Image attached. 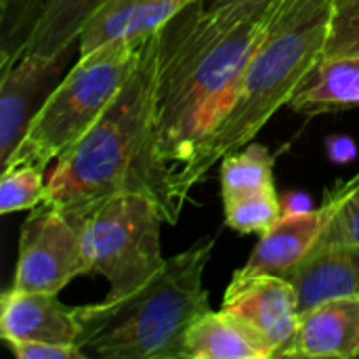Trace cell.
Returning a JSON list of instances; mask_svg holds the SVG:
<instances>
[{
  "label": "cell",
  "instance_id": "11",
  "mask_svg": "<svg viewBox=\"0 0 359 359\" xmlns=\"http://www.w3.org/2000/svg\"><path fill=\"white\" fill-rule=\"evenodd\" d=\"M2 341H44L78 345L80 324L76 307L63 305L57 294L8 288L0 301Z\"/></svg>",
  "mask_w": 359,
  "mask_h": 359
},
{
  "label": "cell",
  "instance_id": "13",
  "mask_svg": "<svg viewBox=\"0 0 359 359\" xmlns=\"http://www.w3.org/2000/svg\"><path fill=\"white\" fill-rule=\"evenodd\" d=\"M284 278L294 286L301 311L330 299L359 297V244L313 246Z\"/></svg>",
  "mask_w": 359,
  "mask_h": 359
},
{
  "label": "cell",
  "instance_id": "21",
  "mask_svg": "<svg viewBox=\"0 0 359 359\" xmlns=\"http://www.w3.org/2000/svg\"><path fill=\"white\" fill-rule=\"evenodd\" d=\"M225 223L238 233H265L276 225L284 210L276 189H265L223 202Z\"/></svg>",
  "mask_w": 359,
  "mask_h": 359
},
{
  "label": "cell",
  "instance_id": "19",
  "mask_svg": "<svg viewBox=\"0 0 359 359\" xmlns=\"http://www.w3.org/2000/svg\"><path fill=\"white\" fill-rule=\"evenodd\" d=\"M324 206L328 208V221L316 246L359 244V175L337 185L326 196Z\"/></svg>",
  "mask_w": 359,
  "mask_h": 359
},
{
  "label": "cell",
  "instance_id": "25",
  "mask_svg": "<svg viewBox=\"0 0 359 359\" xmlns=\"http://www.w3.org/2000/svg\"><path fill=\"white\" fill-rule=\"evenodd\" d=\"M282 210L284 215H292V212H307L313 210L311 208V200L305 194H288L286 198H282Z\"/></svg>",
  "mask_w": 359,
  "mask_h": 359
},
{
  "label": "cell",
  "instance_id": "9",
  "mask_svg": "<svg viewBox=\"0 0 359 359\" xmlns=\"http://www.w3.org/2000/svg\"><path fill=\"white\" fill-rule=\"evenodd\" d=\"M78 46L55 57L25 55L0 61V162L13 158L34 118L69 72V57Z\"/></svg>",
  "mask_w": 359,
  "mask_h": 359
},
{
  "label": "cell",
  "instance_id": "22",
  "mask_svg": "<svg viewBox=\"0 0 359 359\" xmlns=\"http://www.w3.org/2000/svg\"><path fill=\"white\" fill-rule=\"evenodd\" d=\"M359 57V0H332L330 27L320 59Z\"/></svg>",
  "mask_w": 359,
  "mask_h": 359
},
{
  "label": "cell",
  "instance_id": "6",
  "mask_svg": "<svg viewBox=\"0 0 359 359\" xmlns=\"http://www.w3.org/2000/svg\"><path fill=\"white\" fill-rule=\"evenodd\" d=\"M160 206L145 194H118L88 208L84 250L88 276L109 282L105 299L145 286L166 263L160 246Z\"/></svg>",
  "mask_w": 359,
  "mask_h": 359
},
{
  "label": "cell",
  "instance_id": "20",
  "mask_svg": "<svg viewBox=\"0 0 359 359\" xmlns=\"http://www.w3.org/2000/svg\"><path fill=\"white\" fill-rule=\"evenodd\" d=\"M46 170L36 164L15 162L4 166L0 179V212L11 215L40 206L46 194Z\"/></svg>",
  "mask_w": 359,
  "mask_h": 359
},
{
  "label": "cell",
  "instance_id": "24",
  "mask_svg": "<svg viewBox=\"0 0 359 359\" xmlns=\"http://www.w3.org/2000/svg\"><path fill=\"white\" fill-rule=\"evenodd\" d=\"M326 149H328L330 160L339 164H347L351 158H355V151H358L355 143L349 137H330L326 143Z\"/></svg>",
  "mask_w": 359,
  "mask_h": 359
},
{
  "label": "cell",
  "instance_id": "26",
  "mask_svg": "<svg viewBox=\"0 0 359 359\" xmlns=\"http://www.w3.org/2000/svg\"><path fill=\"white\" fill-rule=\"evenodd\" d=\"M225 2H236V0H204L206 6H219V4H225Z\"/></svg>",
  "mask_w": 359,
  "mask_h": 359
},
{
  "label": "cell",
  "instance_id": "7",
  "mask_svg": "<svg viewBox=\"0 0 359 359\" xmlns=\"http://www.w3.org/2000/svg\"><path fill=\"white\" fill-rule=\"evenodd\" d=\"M88 210L40 204L23 221L13 286L59 294L72 280L88 276L84 250Z\"/></svg>",
  "mask_w": 359,
  "mask_h": 359
},
{
  "label": "cell",
  "instance_id": "3",
  "mask_svg": "<svg viewBox=\"0 0 359 359\" xmlns=\"http://www.w3.org/2000/svg\"><path fill=\"white\" fill-rule=\"evenodd\" d=\"M330 15L332 0H273L259 46L185 175L187 194L225 156L252 143L273 114L290 103L320 61Z\"/></svg>",
  "mask_w": 359,
  "mask_h": 359
},
{
  "label": "cell",
  "instance_id": "4",
  "mask_svg": "<svg viewBox=\"0 0 359 359\" xmlns=\"http://www.w3.org/2000/svg\"><path fill=\"white\" fill-rule=\"evenodd\" d=\"M212 250L215 238H202L166 259L164 267L135 292L76 307L78 347L86 358L185 359L191 324L210 311L204 271Z\"/></svg>",
  "mask_w": 359,
  "mask_h": 359
},
{
  "label": "cell",
  "instance_id": "23",
  "mask_svg": "<svg viewBox=\"0 0 359 359\" xmlns=\"http://www.w3.org/2000/svg\"><path fill=\"white\" fill-rule=\"evenodd\" d=\"M19 359H86L78 345L44 343V341H2Z\"/></svg>",
  "mask_w": 359,
  "mask_h": 359
},
{
  "label": "cell",
  "instance_id": "17",
  "mask_svg": "<svg viewBox=\"0 0 359 359\" xmlns=\"http://www.w3.org/2000/svg\"><path fill=\"white\" fill-rule=\"evenodd\" d=\"M288 105L305 116L332 114L359 105V57L320 59Z\"/></svg>",
  "mask_w": 359,
  "mask_h": 359
},
{
  "label": "cell",
  "instance_id": "5",
  "mask_svg": "<svg viewBox=\"0 0 359 359\" xmlns=\"http://www.w3.org/2000/svg\"><path fill=\"white\" fill-rule=\"evenodd\" d=\"M145 40L147 36L114 40L80 55L4 166L25 162L46 170L50 162L84 137L130 78Z\"/></svg>",
  "mask_w": 359,
  "mask_h": 359
},
{
  "label": "cell",
  "instance_id": "14",
  "mask_svg": "<svg viewBox=\"0 0 359 359\" xmlns=\"http://www.w3.org/2000/svg\"><path fill=\"white\" fill-rule=\"evenodd\" d=\"M194 2L198 0H107L84 27L78 55H88L114 40L149 36Z\"/></svg>",
  "mask_w": 359,
  "mask_h": 359
},
{
  "label": "cell",
  "instance_id": "1",
  "mask_svg": "<svg viewBox=\"0 0 359 359\" xmlns=\"http://www.w3.org/2000/svg\"><path fill=\"white\" fill-rule=\"evenodd\" d=\"M271 6L273 0H198L160 29L156 158L177 217L189 198L185 175L259 46Z\"/></svg>",
  "mask_w": 359,
  "mask_h": 359
},
{
  "label": "cell",
  "instance_id": "16",
  "mask_svg": "<svg viewBox=\"0 0 359 359\" xmlns=\"http://www.w3.org/2000/svg\"><path fill=\"white\" fill-rule=\"evenodd\" d=\"M328 221V208L282 215V219L261 233L259 244L250 252L248 263L242 267L248 273L286 276L292 271L316 246L324 225Z\"/></svg>",
  "mask_w": 359,
  "mask_h": 359
},
{
  "label": "cell",
  "instance_id": "15",
  "mask_svg": "<svg viewBox=\"0 0 359 359\" xmlns=\"http://www.w3.org/2000/svg\"><path fill=\"white\" fill-rule=\"evenodd\" d=\"M185 359H276V347L244 316L210 309L191 324Z\"/></svg>",
  "mask_w": 359,
  "mask_h": 359
},
{
  "label": "cell",
  "instance_id": "12",
  "mask_svg": "<svg viewBox=\"0 0 359 359\" xmlns=\"http://www.w3.org/2000/svg\"><path fill=\"white\" fill-rule=\"evenodd\" d=\"M292 358H359V297L330 299L301 311Z\"/></svg>",
  "mask_w": 359,
  "mask_h": 359
},
{
  "label": "cell",
  "instance_id": "2",
  "mask_svg": "<svg viewBox=\"0 0 359 359\" xmlns=\"http://www.w3.org/2000/svg\"><path fill=\"white\" fill-rule=\"evenodd\" d=\"M158 55L160 29L147 36L139 63L103 116L55 160L44 204L88 210L118 194H145L168 225L179 221L156 158Z\"/></svg>",
  "mask_w": 359,
  "mask_h": 359
},
{
  "label": "cell",
  "instance_id": "10",
  "mask_svg": "<svg viewBox=\"0 0 359 359\" xmlns=\"http://www.w3.org/2000/svg\"><path fill=\"white\" fill-rule=\"evenodd\" d=\"M223 309L250 320L276 347V359H288L299 328V297L282 276L238 269L225 290Z\"/></svg>",
  "mask_w": 359,
  "mask_h": 359
},
{
  "label": "cell",
  "instance_id": "18",
  "mask_svg": "<svg viewBox=\"0 0 359 359\" xmlns=\"http://www.w3.org/2000/svg\"><path fill=\"white\" fill-rule=\"evenodd\" d=\"M265 189H276L273 158L267 147L259 143H248L246 147L221 160L223 202Z\"/></svg>",
  "mask_w": 359,
  "mask_h": 359
},
{
  "label": "cell",
  "instance_id": "8",
  "mask_svg": "<svg viewBox=\"0 0 359 359\" xmlns=\"http://www.w3.org/2000/svg\"><path fill=\"white\" fill-rule=\"evenodd\" d=\"M107 0H6L2 4L0 61L25 55L55 57L78 40Z\"/></svg>",
  "mask_w": 359,
  "mask_h": 359
}]
</instances>
